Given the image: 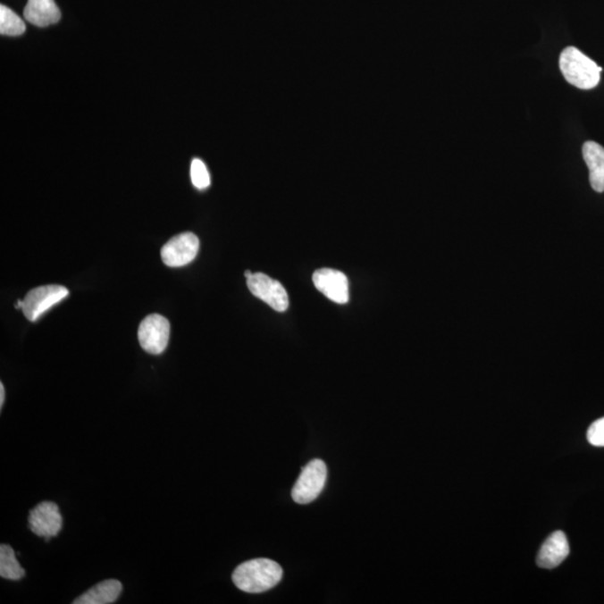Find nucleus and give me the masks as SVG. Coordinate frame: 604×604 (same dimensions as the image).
I'll use <instances>...</instances> for the list:
<instances>
[{
  "instance_id": "obj_19",
  "label": "nucleus",
  "mask_w": 604,
  "mask_h": 604,
  "mask_svg": "<svg viewBox=\"0 0 604 604\" xmlns=\"http://www.w3.org/2000/svg\"><path fill=\"white\" fill-rule=\"evenodd\" d=\"M244 274H246V278L247 280V279H250L252 277L253 273H251V271H246V273H244Z\"/></svg>"
},
{
  "instance_id": "obj_17",
  "label": "nucleus",
  "mask_w": 604,
  "mask_h": 604,
  "mask_svg": "<svg viewBox=\"0 0 604 604\" xmlns=\"http://www.w3.org/2000/svg\"><path fill=\"white\" fill-rule=\"evenodd\" d=\"M588 441L594 447H604V417L591 424L588 430Z\"/></svg>"
},
{
  "instance_id": "obj_18",
  "label": "nucleus",
  "mask_w": 604,
  "mask_h": 604,
  "mask_svg": "<svg viewBox=\"0 0 604 604\" xmlns=\"http://www.w3.org/2000/svg\"><path fill=\"white\" fill-rule=\"evenodd\" d=\"M4 403H5V388L3 383H0V407L3 408Z\"/></svg>"
},
{
  "instance_id": "obj_11",
  "label": "nucleus",
  "mask_w": 604,
  "mask_h": 604,
  "mask_svg": "<svg viewBox=\"0 0 604 604\" xmlns=\"http://www.w3.org/2000/svg\"><path fill=\"white\" fill-rule=\"evenodd\" d=\"M25 20L38 28L59 23L61 11L55 0H29L24 10Z\"/></svg>"
},
{
  "instance_id": "obj_3",
  "label": "nucleus",
  "mask_w": 604,
  "mask_h": 604,
  "mask_svg": "<svg viewBox=\"0 0 604 604\" xmlns=\"http://www.w3.org/2000/svg\"><path fill=\"white\" fill-rule=\"evenodd\" d=\"M327 467L321 459L306 466L292 490V499L297 504L306 505L317 499L326 485Z\"/></svg>"
},
{
  "instance_id": "obj_14",
  "label": "nucleus",
  "mask_w": 604,
  "mask_h": 604,
  "mask_svg": "<svg viewBox=\"0 0 604 604\" xmlns=\"http://www.w3.org/2000/svg\"><path fill=\"white\" fill-rule=\"evenodd\" d=\"M0 576L12 581H20L25 576V570L17 561L14 549L10 545L0 546Z\"/></svg>"
},
{
  "instance_id": "obj_8",
  "label": "nucleus",
  "mask_w": 604,
  "mask_h": 604,
  "mask_svg": "<svg viewBox=\"0 0 604 604\" xmlns=\"http://www.w3.org/2000/svg\"><path fill=\"white\" fill-rule=\"evenodd\" d=\"M29 524L30 531L46 541L59 535L63 526V518L59 506L52 501H43L30 510Z\"/></svg>"
},
{
  "instance_id": "obj_15",
  "label": "nucleus",
  "mask_w": 604,
  "mask_h": 604,
  "mask_svg": "<svg viewBox=\"0 0 604 604\" xmlns=\"http://www.w3.org/2000/svg\"><path fill=\"white\" fill-rule=\"evenodd\" d=\"M26 30L23 20L5 5L0 6V33L6 37H20Z\"/></svg>"
},
{
  "instance_id": "obj_13",
  "label": "nucleus",
  "mask_w": 604,
  "mask_h": 604,
  "mask_svg": "<svg viewBox=\"0 0 604 604\" xmlns=\"http://www.w3.org/2000/svg\"><path fill=\"white\" fill-rule=\"evenodd\" d=\"M122 592V582L118 580H105L100 582L93 588L88 589L79 598L75 599L74 604H110L117 601Z\"/></svg>"
},
{
  "instance_id": "obj_2",
  "label": "nucleus",
  "mask_w": 604,
  "mask_h": 604,
  "mask_svg": "<svg viewBox=\"0 0 604 604\" xmlns=\"http://www.w3.org/2000/svg\"><path fill=\"white\" fill-rule=\"evenodd\" d=\"M559 69L573 87L591 90L600 83L602 68L575 47H566L559 56Z\"/></svg>"
},
{
  "instance_id": "obj_9",
  "label": "nucleus",
  "mask_w": 604,
  "mask_h": 604,
  "mask_svg": "<svg viewBox=\"0 0 604 604\" xmlns=\"http://www.w3.org/2000/svg\"><path fill=\"white\" fill-rule=\"evenodd\" d=\"M315 287L328 299L337 304H348L349 300L348 280L340 271L334 269L317 270L313 275Z\"/></svg>"
},
{
  "instance_id": "obj_6",
  "label": "nucleus",
  "mask_w": 604,
  "mask_h": 604,
  "mask_svg": "<svg viewBox=\"0 0 604 604\" xmlns=\"http://www.w3.org/2000/svg\"><path fill=\"white\" fill-rule=\"evenodd\" d=\"M247 287L253 296L264 301L275 312L283 313L288 309V293L277 280L271 279L264 273H253L252 277L247 279Z\"/></svg>"
},
{
  "instance_id": "obj_12",
  "label": "nucleus",
  "mask_w": 604,
  "mask_h": 604,
  "mask_svg": "<svg viewBox=\"0 0 604 604\" xmlns=\"http://www.w3.org/2000/svg\"><path fill=\"white\" fill-rule=\"evenodd\" d=\"M583 158L590 172V184L595 192H604V148L595 141L584 142Z\"/></svg>"
},
{
  "instance_id": "obj_4",
  "label": "nucleus",
  "mask_w": 604,
  "mask_h": 604,
  "mask_svg": "<svg viewBox=\"0 0 604 604\" xmlns=\"http://www.w3.org/2000/svg\"><path fill=\"white\" fill-rule=\"evenodd\" d=\"M170 335V322L156 314L146 317L138 330V340H139L142 349L153 355H161L165 352Z\"/></svg>"
},
{
  "instance_id": "obj_10",
  "label": "nucleus",
  "mask_w": 604,
  "mask_h": 604,
  "mask_svg": "<svg viewBox=\"0 0 604 604\" xmlns=\"http://www.w3.org/2000/svg\"><path fill=\"white\" fill-rule=\"evenodd\" d=\"M570 554V545L562 531L554 532L541 545L537 564L540 567L554 568L559 566Z\"/></svg>"
},
{
  "instance_id": "obj_5",
  "label": "nucleus",
  "mask_w": 604,
  "mask_h": 604,
  "mask_svg": "<svg viewBox=\"0 0 604 604\" xmlns=\"http://www.w3.org/2000/svg\"><path fill=\"white\" fill-rule=\"evenodd\" d=\"M69 296V290L59 284H48L33 289L26 295L23 313L29 322H37L53 306L59 304Z\"/></svg>"
},
{
  "instance_id": "obj_16",
  "label": "nucleus",
  "mask_w": 604,
  "mask_h": 604,
  "mask_svg": "<svg viewBox=\"0 0 604 604\" xmlns=\"http://www.w3.org/2000/svg\"><path fill=\"white\" fill-rule=\"evenodd\" d=\"M190 179L192 183L199 190L206 189L211 185V176L206 164L201 159H194L190 166Z\"/></svg>"
},
{
  "instance_id": "obj_7",
  "label": "nucleus",
  "mask_w": 604,
  "mask_h": 604,
  "mask_svg": "<svg viewBox=\"0 0 604 604\" xmlns=\"http://www.w3.org/2000/svg\"><path fill=\"white\" fill-rule=\"evenodd\" d=\"M199 239L194 233L186 232L177 235L162 248V260L171 268L188 265L197 257Z\"/></svg>"
},
{
  "instance_id": "obj_1",
  "label": "nucleus",
  "mask_w": 604,
  "mask_h": 604,
  "mask_svg": "<svg viewBox=\"0 0 604 604\" xmlns=\"http://www.w3.org/2000/svg\"><path fill=\"white\" fill-rule=\"evenodd\" d=\"M283 571L277 562L256 558L235 568L232 580L238 589L247 593H262L274 588L281 581Z\"/></svg>"
}]
</instances>
